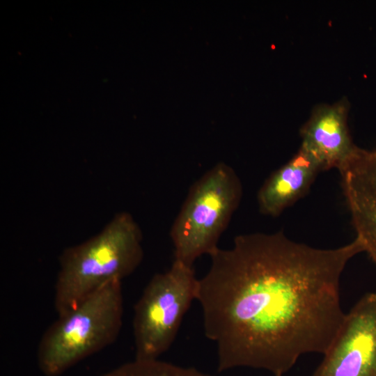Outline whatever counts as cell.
<instances>
[{"label":"cell","mask_w":376,"mask_h":376,"mask_svg":"<svg viewBox=\"0 0 376 376\" xmlns=\"http://www.w3.org/2000/svg\"><path fill=\"white\" fill-rule=\"evenodd\" d=\"M361 252L357 238L319 249L280 231L240 235L231 248L211 253L196 300L205 335L217 345L218 371L248 367L283 376L301 356L323 354L345 317L341 275Z\"/></svg>","instance_id":"cell-1"},{"label":"cell","mask_w":376,"mask_h":376,"mask_svg":"<svg viewBox=\"0 0 376 376\" xmlns=\"http://www.w3.org/2000/svg\"><path fill=\"white\" fill-rule=\"evenodd\" d=\"M142 232L127 212L117 213L87 240L65 249L59 256L54 304L58 316L107 282L130 275L142 262Z\"/></svg>","instance_id":"cell-2"},{"label":"cell","mask_w":376,"mask_h":376,"mask_svg":"<svg viewBox=\"0 0 376 376\" xmlns=\"http://www.w3.org/2000/svg\"><path fill=\"white\" fill-rule=\"evenodd\" d=\"M121 281L100 286L47 328L37 348L38 367L45 376H58L111 345L123 324Z\"/></svg>","instance_id":"cell-3"},{"label":"cell","mask_w":376,"mask_h":376,"mask_svg":"<svg viewBox=\"0 0 376 376\" xmlns=\"http://www.w3.org/2000/svg\"><path fill=\"white\" fill-rule=\"evenodd\" d=\"M242 194L237 173L223 162L197 180L189 188L170 230L174 260L193 267L198 258L216 251Z\"/></svg>","instance_id":"cell-4"},{"label":"cell","mask_w":376,"mask_h":376,"mask_svg":"<svg viewBox=\"0 0 376 376\" xmlns=\"http://www.w3.org/2000/svg\"><path fill=\"white\" fill-rule=\"evenodd\" d=\"M198 281L193 267L176 260L168 271L151 278L134 306L135 358L159 359L169 349L196 299Z\"/></svg>","instance_id":"cell-5"},{"label":"cell","mask_w":376,"mask_h":376,"mask_svg":"<svg viewBox=\"0 0 376 376\" xmlns=\"http://www.w3.org/2000/svg\"><path fill=\"white\" fill-rule=\"evenodd\" d=\"M312 376H376V292L364 294Z\"/></svg>","instance_id":"cell-6"},{"label":"cell","mask_w":376,"mask_h":376,"mask_svg":"<svg viewBox=\"0 0 376 376\" xmlns=\"http://www.w3.org/2000/svg\"><path fill=\"white\" fill-rule=\"evenodd\" d=\"M338 171L355 238L376 267V150L358 148Z\"/></svg>","instance_id":"cell-7"},{"label":"cell","mask_w":376,"mask_h":376,"mask_svg":"<svg viewBox=\"0 0 376 376\" xmlns=\"http://www.w3.org/2000/svg\"><path fill=\"white\" fill-rule=\"evenodd\" d=\"M349 102L345 98L314 108L300 129V148L318 164L321 171L338 170L356 152L347 116Z\"/></svg>","instance_id":"cell-8"},{"label":"cell","mask_w":376,"mask_h":376,"mask_svg":"<svg viewBox=\"0 0 376 376\" xmlns=\"http://www.w3.org/2000/svg\"><path fill=\"white\" fill-rule=\"evenodd\" d=\"M321 169L301 148L293 157L272 172L257 194L259 211L276 217L304 197Z\"/></svg>","instance_id":"cell-9"},{"label":"cell","mask_w":376,"mask_h":376,"mask_svg":"<svg viewBox=\"0 0 376 376\" xmlns=\"http://www.w3.org/2000/svg\"><path fill=\"white\" fill-rule=\"evenodd\" d=\"M102 376H213L194 367H183L155 359H140L126 362L105 373Z\"/></svg>","instance_id":"cell-10"}]
</instances>
